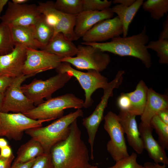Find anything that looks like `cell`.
I'll list each match as a JSON object with an SVG mask.
<instances>
[{
    "instance_id": "44",
    "label": "cell",
    "mask_w": 168,
    "mask_h": 168,
    "mask_svg": "<svg viewBox=\"0 0 168 168\" xmlns=\"http://www.w3.org/2000/svg\"><path fill=\"white\" fill-rule=\"evenodd\" d=\"M9 1L8 0H0V20L1 19V13L4 6L8 3Z\"/></svg>"
},
{
    "instance_id": "17",
    "label": "cell",
    "mask_w": 168,
    "mask_h": 168,
    "mask_svg": "<svg viewBox=\"0 0 168 168\" xmlns=\"http://www.w3.org/2000/svg\"><path fill=\"white\" fill-rule=\"evenodd\" d=\"M144 149L147 151L149 157L155 163L168 164V158L165 149L153 138L152 128L150 125L140 123L138 126Z\"/></svg>"
},
{
    "instance_id": "45",
    "label": "cell",
    "mask_w": 168,
    "mask_h": 168,
    "mask_svg": "<svg viewBox=\"0 0 168 168\" xmlns=\"http://www.w3.org/2000/svg\"><path fill=\"white\" fill-rule=\"evenodd\" d=\"M8 145L7 140L3 138H0V149Z\"/></svg>"
},
{
    "instance_id": "13",
    "label": "cell",
    "mask_w": 168,
    "mask_h": 168,
    "mask_svg": "<svg viewBox=\"0 0 168 168\" xmlns=\"http://www.w3.org/2000/svg\"><path fill=\"white\" fill-rule=\"evenodd\" d=\"M61 58L43 50L27 48L23 74L31 77L47 70L56 69Z\"/></svg>"
},
{
    "instance_id": "4",
    "label": "cell",
    "mask_w": 168,
    "mask_h": 168,
    "mask_svg": "<svg viewBox=\"0 0 168 168\" xmlns=\"http://www.w3.org/2000/svg\"><path fill=\"white\" fill-rule=\"evenodd\" d=\"M84 102L82 99L74 94L67 93L52 97L22 114L34 120H52L63 116L64 110L66 109H81L83 107Z\"/></svg>"
},
{
    "instance_id": "20",
    "label": "cell",
    "mask_w": 168,
    "mask_h": 168,
    "mask_svg": "<svg viewBox=\"0 0 168 168\" xmlns=\"http://www.w3.org/2000/svg\"><path fill=\"white\" fill-rule=\"evenodd\" d=\"M166 108H168L167 97L157 92L152 88H148L146 103L141 115V123L150 125L152 118L159 111Z\"/></svg>"
},
{
    "instance_id": "41",
    "label": "cell",
    "mask_w": 168,
    "mask_h": 168,
    "mask_svg": "<svg viewBox=\"0 0 168 168\" xmlns=\"http://www.w3.org/2000/svg\"><path fill=\"white\" fill-rule=\"evenodd\" d=\"M157 115L162 121L168 125V108L161 110Z\"/></svg>"
},
{
    "instance_id": "12",
    "label": "cell",
    "mask_w": 168,
    "mask_h": 168,
    "mask_svg": "<svg viewBox=\"0 0 168 168\" xmlns=\"http://www.w3.org/2000/svg\"><path fill=\"white\" fill-rule=\"evenodd\" d=\"M7 4L1 20L10 27L35 25L41 15L35 4H19L9 1Z\"/></svg>"
},
{
    "instance_id": "3",
    "label": "cell",
    "mask_w": 168,
    "mask_h": 168,
    "mask_svg": "<svg viewBox=\"0 0 168 168\" xmlns=\"http://www.w3.org/2000/svg\"><path fill=\"white\" fill-rule=\"evenodd\" d=\"M83 114L81 109H78L46 126L30 128L25 132L40 143L45 153H49L54 145L67 138L71 124L78 118L82 117Z\"/></svg>"
},
{
    "instance_id": "1",
    "label": "cell",
    "mask_w": 168,
    "mask_h": 168,
    "mask_svg": "<svg viewBox=\"0 0 168 168\" xmlns=\"http://www.w3.org/2000/svg\"><path fill=\"white\" fill-rule=\"evenodd\" d=\"M81 134L76 120L70 125L67 138L51 149L54 168H86L92 166L89 163L88 148Z\"/></svg>"
},
{
    "instance_id": "29",
    "label": "cell",
    "mask_w": 168,
    "mask_h": 168,
    "mask_svg": "<svg viewBox=\"0 0 168 168\" xmlns=\"http://www.w3.org/2000/svg\"><path fill=\"white\" fill-rule=\"evenodd\" d=\"M54 5L58 10L69 15H77L83 11L82 0H57Z\"/></svg>"
},
{
    "instance_id": "24",
    "label": "cell",
    "mask_w": 168,
    "mask_h": 168,
    "mask_svg": "<svg viewBox=\"0 0 168 168\" xmlns=\"http://www.w3.org/2000/svg\"><path fill=\"white\" fill-rule=\"evenodd\" d=\"M148 88L142 80L138 83L134 91L127 93L131 103L128 112L136 116L141 115L146 103Z\"/></svg>"
},
{
    "instance_id": "48",
    "label": "cell",
    "mask_w": 168,
    "mask_h": 168,
    "mask_svg": "<svg viewBox=\"0 0 168 168\" xmlns=\"http://www.w3.org/2000/svg\"><path fill=\"white\" fill-rule=\"evenodd\" d=\"M86 168H98V167L97 166H92L90 167Z\"/></svg>"
},
{
    "instance_id": "47",
    "label": "cell",
    "mask_w": 168,
    "mask_h": 168,
    "mask_svg": "<svg viewBox=\"0 0 168 168\" xmlns=\"http://www.w3.org/2000/svg\"><path fill=\"white\" fill-rule=\"evenodd\" d=\"M28 0H13L12 2L15 3L21 4L26 3V2H28Z\"/></svg>"
},
{
    "instance_id": "36",
    "label": "cell",
    "mask_w": 168,
    "mask_h": 168,
    "mask_svg": "<svg viewBox=\"0 0 168 168\" xmlns=\"http://www.w3.org/2000/svg\"><path fill=\"white\" fill-rule=\"evenodd\" d=\"M13 78L0 76V92L4 93L11 84Z\"/></svg>"
},
{
    "instance_id": "10",
    "label": "cell",
    "mask_w": 168,
    "mask_h": 168,
    "mask_svg": "<svg viewBox=\"0 0 168 168\" xmlns=\"http://www.w3.org/2000/svg\"><path fill=\"white\" fill-rule=\"evenodd\" d=\"M104 119V128L110 138L106 144L107 151L116 162L128 156L124 133L118 115L110 111Z\"/></svg>"
},
{
    "instance_id": "26",
    "label": "cell",
    "mask_w": 168,
    "mask_h": 168,
    "mask_svg": "<svg viewBox=\"0 0 168 168\" xmlns=\"http://www.w3.org/2000/svg\"><path fill=\"white\" fill-rule=\"evenodd\" d=\"M34 26L35 36L41 46L42 50L52 38L54 33V29L47 24L42 14Z\"/></svg>"
},
{
    "instance_id": "2",
    "label": "cell",
    "mask_w": 168,
    "mask_h": 168,
    "mask_svg": "<svg viewBox=\"0 0 168 168\" xmlns=\"http://www.w3.org/2000/svg\"><path fill=\"white\" fill-rule=\"evenodd\" d=\"M146 26L141 32L133 35L114 38L111 41L101 43L83 42L102 51L108 52L121 56H131L139 59L145 67L149 68L152 64V57L146 47L149 38L146 34Z\"/></svg>"
},
{
    "instance_id": "39",
    "label": "cell",
    "mask_w": 168,
    "mask_h": 168,
    "mask_svg": "<svg viewBox=\"0 0 168 168\" xmlns=\"http://www.w3.org/2000/svg\"><path fill=\"white\" fill-rule=\"evenodd\" d=\"M13 154L10 146H7L0 149V157L3 158H8Z\"/></svg>"
},
{
    "instance_id": "30",
    "label": "cell",
    "mask_w": 168,
    "mask_h": 168,
    "mask_svg": "<svg viewBox=\"0 0 168 168\" xmlns=\"http://www.w3.org/2000/svg\"><path fill=\"white\" fill-rule=\"evenodd\" d=\"M147 49H151L156 53L158 62L161 64H168V40L158 39L150 41L146 46Z\"/></svg>"
},
{
    "instance_id": "15",
    "label": "cell",
    "mask_w": 168,
    "mask_h": 168,
    "mask_svg": "<svg viewBox=\"0 0 168 168\" xmlns=\"http://www.w3.org/2000/svg\"><path fill=\"white\" fill-rule=\"evenodd\" d=\"M27 48L16 44L10 53L0 56V76L14 78L23 74Z\"/></svg>"
},
{
    "instance_id": "38",
    "label": "cell",
    "mask_w": 168,
    "mask_h": 168,
    "mask_svg": "<svg viewBox=\"0 0 168 168\" xmlns=\"http://www.w3.org/2000/svg\"><path fill=\"white\" fill-rule=\"evenodd\" d=\"M14 158L13 154L8 158L0 157V168H10L11 163Z\"/></svg>"
},
{
    "instance_id": "7",
    "label": "cell",
    "mask_w": 168,
    "mask_h": 168,
    "mask_svg": "<svg viewBox=\"0 0 168 168\" xmlns=\"http://www.w3.org/2000/svg\"><path fill=\"white\" fill-rule=\"evenodd\" d=\"M77 47L76 56L62 58L61 62L71 64L78 69L92 70L99 72L106 69L110 62V55L98 48L83 44Z\"/></svg>"
},
{
    "instance_id": "5",
    "label": "cell",
    "mask_w": 168,
    "mask_h": 168,
    "mask_svg": "<svg viewBox=\"0 0 168 168\" xmlns=\"http://www.w3.org/2000/svg\"><path fill=\"white\" fill-rule=\"evenodd\" d=\"M72 77L66 72L58 73L45 80L35 78L30 83L22 85L21 89L36 106L44 102V99L52 98L53 94L63 87Z\"/></svg>"
},
{
    "instance_id": "34",
    "label": "cell",
    "mask_w": 168,
    "mask_h": 168,
    "mask_svg": "<svg viewBox=\"0 0 168 168\" xmlns=\"http://www.w3.org/2000/svg\"><path fill=\"white\" fill-rule=\"evenodd\" d=\"M31 168H54L50 153H44L36 157Z\"/></svg>"
},
{
    "instance_id": "16",
    "label": "cell",
    "mask_w": 168,
    "mask_h": 168,
    "mask_svg": "<svg viewBox=\"0 0 168 168\" xmlns=\"http://www.w3.org/2000/svg\"><path fill=\"white\" fill-rule=\"evenodd\" d=\"M114 15L110 7L100 11H83L76 16L74 29L75 40L82 38L98 22L112 18Z\"/></svg>"
},
{
    "instance_id": "19",
    "label": "cell",
    "mask_w": 168,
    "mask_h": 168,
    "mask_svg": "<svg viewBox=\"0 0 168 168\" xmlns=\"http://www.w3.org/2000/svg\"><path fill=\"white\" fill-rule=\"evenodd\" d=\"M118 116L126 135L129 145L138 154H142L144 148L136 119V116L127 111L120 110Z\"/></svg>"
},
{
    "instance_id": "27",
    "label": "cell",
    "mask_w": 168,
    "mask_h": 168,
    "mask_svg": "<svg viewBox=\"0 0 168 168\" xmlns=\"http://www.w3.org/2000/svg\"><path fill=\"white\" fill-rule=\"evenodd\" d=\"M143 10L150 13L152 19L158 21L168 12V0H147L143 2Z\"/></svg>"
},
{
    "instance_id": "9",
    "label": "cell",
    "mask_w": 168,
    "mask_h": 168,
    "mask_svg": "<svg viewBox=\"0 0 168 168\" xmlns=\"http://www.w3.org/2000/svg\"><path fill=\"white\" fill-rule=\"evenodd\" d=\"M37 6L46 22L54 29L53 36L61 33L68 39L75 40L74 29L77 15L67 14L59 11L55 7L54 2L51 1L39 2Z\"/></svg>"
},
{
    "instance_id": "28",
    "label": "cell",
    "mask_w": 168,
    "mask_h": 168,
    "mask_svg": "<svg viewBox=\"0 0 168 168\" xmlns=\"http://www.w3.org/2000/svg\"><path fill=\"white\" fill-rule=\"evenodd\" d=\"M15 45L11 27L1 22L0 24V56L11 52Z\"/></svg>"
},
{
    "instance_id": "14",
    "label": "cell",
    "mask_w": 168,
    "mask_h": 168,
    "mask_svg": "<svg viewBox=\"0 0 168 168\" xmlns=\"http://www.w3.org/2000/svg\"><path fill=\"white\" fill-rule=\"evenodd\" d=\"M123 34L121 23L117 16L95 24L82 37L84 42L101 43L120 36Z\"/></svg>"
},
{
    "instance_id": "40",
    "label": "cell",
    "mask_w": 168,
    "mask_h": 168,
    "mask_svg": "<svg viewBox=\"0 0 168 168\" xmlns=\"http://www.w3.org/2000/svg\"><path fill=\"white\" fill-rule=\"evenodd\" d=\"M35 159L36 158L25 163H13L10 168H31L33 164Z\"/></svg>"
},
{
    "instance_id": "23",
    "label": "cell",
    "mask_w": 168,
    "mask_h": 168,
    "mask_svg": "<svg viewBox=\"0 0 168 168\" xmlns=\"http://www.w3.org/2000/svg\"><path fill=\"white\" fill-rule=\"evenodd\" d=\"M143 2V0H136L129 7L117 4L111 8L112 12L117 14L122 26L123 37L127 36L129 25Z\"/></svg>"
},
{
    "instance_id": "22",
    "label": "cell",
    "mask_w": 168,
    "mask_h": 168,
    "mask_svg": "<svg viewBox=\"0 0 168 168\" xmlns=\"http://www.w3.org/2000/svg\"><path fill=\"white\" fill-rule=\"evenodd\" d=\"M15 45H22L27 48L38 50L42 47L36 39L34 25L11 27Z\"/></svg>"
},
{
    "instance_id": "43",
    "label": "cell",
    "mask_w": 168,
    "mask_h": 168,
    "mask_svg": "<svg viewBox=\"0 0 168 168\" xmlns=\"http://www.w3.org/2000/svg\"><path fill=\"white\" fill-rule=\"evenodd\" d=\"M135 1V0H114L112 2L114 4H120L129 7L132 5Z\"/></svg>"
},
{
    "instance_id": "25",
    "label": "cell",
    "mask_w": 168,
    "mask_h": 168,
    "mask_svg": "<svg viewBox=\"0 0 168 168\" xmlns=\"http://www.w3.org/2000/svg\"><path fill=\"white\" fill-rule=\"evenodd\" d=\"M44 153V150L40 143L31 138L19 148L16 152L17 157L13 163L26 162Z\"/></svg>"
},
{
    "instance_id": "31",
    "label": "cell",
    "mask_w": 168,
    "mask_h": 168,
    "mask_svg": "<svg viewBox=\"0 0 168 168\" xmlns=\"http://www.w3.org/2000/svg\"><path fill=\"white\" fill-rule=\"evenodd\" d=\"M150 125L157 133L159 142L165 149H168V125L162 121L157 115L152 119Z\"/></svg>"
},
{
    "instance_id": "11",
    "label": "cell",
    "mask_w": 168,
    "mask_h": 168,
    "mask_svg": "<svg viewBox=\"0 0 168 168\" xmlns=\"http://www.w3.org/2000/svg\"><path fill=\"white\" fill-rule=\"evenodd\" d=\"M31 76L23 74L13 79L4 93L1 112L24 113L34 108L33 103L26 96L21 89V85Z\"/></svg>"
},
{
    "instance_id": "6",
    "label": "cell",
    "mask_w": 168,
    "mask_h": 168,
    "mask_svg": "<svg viewBox=\"0 0 168 168\" xmlns=\"http://www.w3.org/2000/svg\"><path fill=\"white\" fill-rule=\"evenodd\" d=\"M56 70L58 73H68L78 81L85 92L83 105L85 108L92 105L93 102L91 98L93 93L98 89L104 90L109 84L107 78L100 72L92 70H87L86 72H81L73 68L67 62H62Z\"/></svg>"
},
{
    "instance_id": "42",
    "label": "cell",
    "mask_w": 168,
    "mask_h": 168,
    "mask_svg": "<svg viewBox=\"0 0 168 168\" xmlns=\"http://www.w3.org/2000/svg\"><path fill=\"white\" fill-rule=\"evenodd\" d=\"M165 164L160 165L159 163H153L151 162H146L143 164L144 168H166Z\"/></svg>"
},
{
    "instance_id": "33",
    "label": "cell",
    "mask_w": 168,
    "mask_h": 168,
    "mask_svg": "<svg viewBox=\"0 0 168 168\" xmlns=\"http://www.w3.org/2000/svg\"><path fill=\"white\" fill-rule=\"evenodd\" d=\"M137 158V154L132 152L128 156L116 161L114 166L107 168H144L138 163Z\"/></svg>"
},
{
    "instance_id": "46",
    "label": "cell",
    "mask_w": 168,
    "mask_h": 168,
    "mask_svg": "<svg viewBox=\"0 0 168 168\" xmlns=\"http://www.w3.org/2000/svg\"><path fill=\"white\" fill-rule=\"evenodd\" d=\"M4 93L0 92V111H1L2 107Z\"/></svg>"
},
{
    "instance_id": "37",
    "label": "cell",
    "mask_w": 168,
    "mask_h": 168,
    "mask_svg": "<svg viewBox=\"0 0 168 168\" xmlns=\"http://www.w3.org/2000/svg\"><path fill=\"white\" fill-rule=\"evenodd\" d=\"M162 26L163 29L160 33L158 39L168 40V16L167 14L162 23Z\"/></svg>"
},
{
    "instance_id": "35",
    "label": "cell",
    "mask_w": 168,
    "mask_h": 168,
    "mask_svg": "<svg viewBox=\"0 0 168 168\" xmlns=\"http://www.w3.org/2000/svg\"><path fill=\"white\" fill-rule=\"evenodd\" d=\"M117 105L120 110L128 111L129 109L131 103L127 93H122L117 100Z\"/></svg>"
},
{
    "instance_id": "21",
    "label": "cell",
    "mask_w": 168,
    "mask_h": 168,
    "mask_svg": "<svg viewBox=\"0 0 168 168\" xmlns=\"http://www.w3.org/2000/svg\"><path fill=\"white\" fill-rule=\"evenodd\" d=\"M42 50L55 55L61 59L73 57L77 55V47L72 41L67 39L62 33L54 36L49 43Z\"/></svg>"
},
{
    "instance_id": "8",
    "label": "cell",
    "mask_w": 168,
    "mask_h": 168,
    "mask_svg": "<svg viewBox=\"0 0 168 168\" xmlns=\"http://www.w3.org/2000/svg\"><path fill=\"white\" fill-rule=\"evenodd\" d=\"M51 120H34L21 113L0 111V136H5L9 140H20L26 130L42 126L43 123Z\"/></svg>"
},
{
    "instance_id": "18",
    "label": "cell",
    "mask_w": 168,
    "mask_h": 168,
    "mask_svg": "<svg viewBox=\"0 0 168 168\" xmlns=\"http://www.w3.org/2000/svg\"><path fill=\"white\" fill-rule=\"evenodd\" d=\"M110 97L109 94L104 93L100 103L92 113L82 119V124L86 128L88 133V142L91 148L90 158L92 159L94 158L93 147L96 135L103 119L104 112Z\"/></svg>"
},
{
    "instance_id": "32",
    "label": "cell",
    "mask_w": 168,
    "mask_h": 168,
    "mask_svg": "<svg viewBox=\"0 0 168 168\" xmlns=\"http://www.w3.org/2000/svg\"><path fill=\"white\" fill-rule=\"evenodd\" d=\"M112 1L107 0H82L83 11H100L110 8Z\"/></svg>"
}]
</instances>
